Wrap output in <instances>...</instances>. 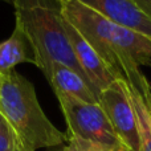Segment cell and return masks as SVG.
<instances>
[{
  "label": "cell",
  "mask_w": 151,
  "mask_h": 151,
  "mask_svg": "<svg viewBox=\"0 0 151 151\" xmlns=\"http://www.w3.org/2000/svg\"><path fill=\"white\" fill-rule=\"evenodd\" d=\"M19 150L16 135L9 123L0 113V151H16ZM20 151V150H19Z\"/></svg>",
  "instance_id": "obj_11"
},
{
  "label": "cell",
  "mask_w": 151,
  "mask_h": 151,
  "mask_svg": "<svg viewBox=\"0 0 151 151\" xmlns=\"http://www.w3.org/2000/svg\"><path fill=\"white\" fill-rule=\"evenodd\" d=\"M98 104L126 151H139L138 125L127 81L114 80L99 93Z\"/></svg>",
  "instance_id": "obj_5"
},
{
  "label": "cell",
  "mask_w": 151,
  "mask_h": 151,
  "mask_svg": "<svg viewBox=\"0 0 151 151\" xmlns=\"http://www.w3.org/2000/svg\"><path fill=\"white\" fill-rule=\"evenodd\" d=\"M102 17L151 39V17L135 0H78Z\"/></svg>",
  "instance_id": "obj_7"
},
{
  "label": "cell",
  "mask_w": 151,
  "mask_h": 151,
  "mask_svg": "<svg viewBox=\"0 0 151 151\" xmlns=\"http://www.w3.org/2000/svg\"><path fill=\"white\" fill-rule=\"evenodd\" d=\"M64 27H65L66 36L72 45L74 57L80 65L81 70L83 72L85 77L93 86L96 93H101L104 89H106L110 83L117 78L113 76L110 69L105 64V61L99 57V55L94 50V48L85 40V37L69 23L64 16Z\"/></svg>",
  "instance_id": "obj_6"
},
{
  "label": "cell",
  "mask_w": 151,
  "mask_h": 151,
  "mask_svg": "<svg viewBox=\"0 0 151 151\" xmlns=\"http://www.w3.org/2000/svg\"><path fill=\"white\" fill-rule=\"evenodd\" d=\"M61 111L66 122V137L96 142L114 149L126 151L99 104H89L65 94H57Z\"/></svg>",
  "instance_id": "obj_4"
},
{
  "label": "cell",
  "mask_w": 151,
  "mask_h": 151,
  "mask_svg": "<svg viewBox=\"0 0 151 151\" xmlns=\"http://www.w3.org/2000/svg\"><path fill=\"white\" fill-rule=\"evenodd\" d=\"M55 151H64V146H60L58 149H56Z\"/></svg>",
  "instance_id": "obj_14"
},
{
  "label": "cell",
  "mask_w": 151,
  "mask_h": 151,
  "mask_svg": "<svg viewBox=\"0 0 151 151\" xmlns=\"http://www.w3.org/2000/svg\"><path fill=\"white\" fill-rule=\"evenodd\" d=\"M23 63L36 64L33 49L23 29L16 24L12 35L0 42V74L5 76Z\"/></svg>",
  "instance_id": "obj_9"
},
{
  "label": "cell",
  "mask_w": 151,
  "mask_h": 151,
  "mask_svg": "<svg viewBox=\"0 0 151 151\" xmlns=\"http://www.w3.org/2000/svg\"><path fill=\"white\" fill-rule=\"evenodd\" d=\"M3 78H4V76L0 74V85H1V82H3Z\"/></svg>",
  "instance_id": "obj_15"
},
{
  "label": "cell",
  "mask_w": 151,
  "mask_h": 151,
  "mask_svg": "<svg viewBox=\"0 0 151 151\" xmlns=\"http://www.w3.org/2000/svg\"><path fill=\"white\" fill-rule=\"evenodd\" d=\"M65 19L85 37L115 78L131 88L146 91L151 88L141 66L151 68V39L102 17L78 0H65Z\"/></svg>",
  "instance_id": "obj_1"
},
{
  "label": "cell",
  "mask_w": 151,
  "mask_h": 151,
  "mask_svg": "<svg viewBox=\"0 0 151 151\" xmlns=\"http://www.w3.org/2000/svg\"><path fill=\"white\" fill-rule=\"evenodd\" d=\"M0 113L12 127L20 151L63 146L68 137L45 115L32 82L16 70L0 85Z\"/></svg>",
  "instance_id": "obj_3"
},
{
  "label": "cell",
  "mask_w": 151,
  "mask_h": 151,
  "mask_svg": "<svg viewBox=\"0 0 151 151\" xmlns=\"http://www.w3.org/2000/svg\"><path fill=\"white\" fill-rule=\"evenodd\" d=\"M68 143L64 146V151H115L114 149L96 142L85 141L80 138H68Z\"/></svg>",
  "instance_id": "obj_12"
},
{
  "label": "cell",
  "mask_w": 151,
  "mask_h": 151,
  "mask_svg": "<svg viewBox=\"0 0 151 151\" xmlns=\"http://www.w3.org/2000/svg\"><path fill=\"white\" fill-rule=\"evenodd\" d=\"M129 88L138 125L139 151H151V88L146 91Z\"/></svg>",
  "instance_id": "obj_10"
},
{
  "label": "cell",
  "mask_w": 151,
  "mask_h": 151,
  "mask_svg": "<svg viewBox=\"0 0 151 151\" xmlns=\"http://www.w3.org/2000/svg\"><path fill=\"white\" fill-rule=\"evenodd\" d=\"M135 3L151 17V0H135Z\"/></svg>",
  "instance_id": "obj_13"
},
{
  "label": "cell",
  "mask_w": 151,
  "mask_h": 151,
  "mask_svg": "<svg viewBox=\"0 0 151 151\" xmlns=\"http://www.w3.org/2000/svg\"><path fill=\"white\" fill-rule=\"evenodd\" d=\"M16 151H19V150H16Z\"/></svg>",
  "instance_id": "obj_16"
},
{
  "label": "cell",
  "mask_w": 151,
  "mask_h": 151,
  "mask_svg": "<svg viewBox=\"0 0 151 151\" xmlns=\"http://www.w3.org/2000/svg\"><path fill=\"white\" fill-rule=\"evenodd\" d=\"M12 1L15 7L16 24L23 29L28 41L31 42L36 61L35 65L44 73L45 78L49 76L52 65L57 63L73 69L90 85L76 60L72 45L66 36L64 27L65 0Z\"/></svg>",
  "instance_id": "obj_2"
},
{
  "label": "cell",
  "mask_w": 151,
  "mask_h": 151,
  "mask_svg": "<svg viewBox=\"0 0 151 151\" xmlns=\"http://www.w3.org/2000/svg\"><path fill=\"white\" fill-rule=\"evenodd\" d=\"M47 80L50 83L56 96L65 94L89 104L98 102V96L91 89V86L77 72L65 65L55 63L50 68V73Z\"/></svg>",
  "instance_id": "obj_8"
}]
</instances>
